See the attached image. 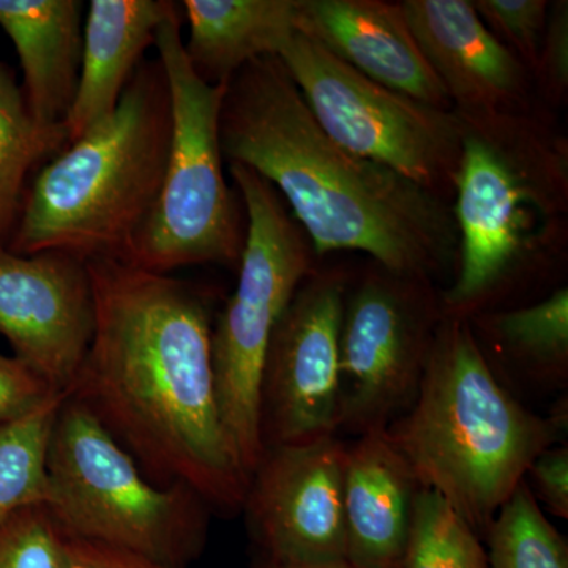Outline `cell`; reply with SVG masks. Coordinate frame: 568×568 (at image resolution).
Masks as SVG:
<instances>
[{
    "label": "cell",
    "mask_w": 568,
    "mask_h": 568,
    "mask_svg": "<svg viewBox=\"0 0 568 568\" xmlns=\"http://www.w3.org/2000/svg\"><path fill=\"white\" fill-rule=\"evenodd\" d=\"M95 325L71 387L160 487L241 514L250 477L224 429L212 364L211 301L193 283L125 261H88Z\"/></svg>",
    "instance_id": "cell-1"
},
{
    "label": "cell",
    "mask_w": 568,
    "mask_h": 568,
    "mask_svg": "<svg viewBox=\"0 0 568 568\" xmlns=\"http://www.w3.org/2000/svg\"><path fill=\"white\" fill-rule=\"evenodd\" d=\"M220 142L224 162L250 168L280 193L317 260L362 252L387 271L432 280L457 268L452 205L336 144L275 55L226 82Z\"/></svg>",
    "instance_id": "cell-2"
},
{
    "label": "cell",
    "mask_w": 568,
    "mask_h": 568,
    "mask_svg": "<svg viewBox=\"0 0 568 568\" xmlns=\"http://www.w3.org/2000/svg\"><path fill=\"white\" fill-rule=\"evenodd\" d=\"M455 111V110H454ZM457 112L458 260L444 316L491 312L560 253L568 212L566 138L529 111Z\"/></svg>",
    "instance_id": "cell-3"
},
{
    "label": "cell",
    "mask_w": 568,
    "mask_h": 568,
    "mask_svg": "<svg viewBox=\"0 0 568 568\" xmlns=\"http://www.w3.org/2000/svg\"><path fill=\"white\" fill-rule=\"evenodd\" d=\"M566 429V398L538 416L500 383L469 321L444 316L416 399L386 433L420 487L484 538L530 463Z\"/></svg>",
    "instance_id": "cell-4"
},
{
    "label": "cell",
    "mask_w": 568,
    "mask_h": 568,
    "mask_svg": "<svg viewBox=\"0 0 568 568\" xmlns=\"http://www.w3.org/2000/svg\"><path fill=\"white\" fill-rule=\"evenodd\" d=\"M171 126L162 63L142 61L114 112L33 175L7 250L123 260L159 201Z\"/></svg>",
    "instance_id": "cell-5"
},
{
    "label": "cell",
    "mask_w": 568,
    "mask_h": 568,
    "mask_svg": "<svg viewBox=\"0 0 568 568\" xmlns=\"http://www.w3.org/2000/svg\"><path fill=\"white\" fill-rule=\"evenodd\" d=\"M48 510L67 538L186 568L203 555L211 507L185 485L160 487L77 399H63L48 452Z\"/></svg>",
    "instance_id": "cell-6"
},
{
    "label": "cell",
    "mask_w": 568,
    "mask_h": 568,
    "mask_svg": "<svg viewBox=\"0 0 568 568\" xmlns=\"http://www.w3.org/2000/svg\"><path fill=\"white\" fill-rule=\"evenodd\" d=\"M182 9L156 32L171 95V144L159 201L121 261L171 275L192 265L237 268L245 244L241 205L224 175L220 112L224 84L205 82L186 59Z\"/></svg>",
    "instance_id": "cell-7"
},
{
    "label": "cell",
    "mask_w": 568,
    "mask_h": 568,
    "mask_svg": "<svg viewBox=\"0 0 568 568\" xmlns=\"http://www.w3.org/2000/svg\"><path fill=\"white\" fill-rule=\"evenodd\" d=\"M245 209V244L234 293L212 328V364L224 429L248 477L263 455L261 381L276 324L317 256L283 197L260 174L231 163Z\"/></svg>",
    "instance_id": "cell-8"
},
{
    "label": "cell",
    "mask_w": 568,
    "mask_h": 568,
    "mask_svg": "<svg viewBox=\"0 0 568 568\" xmlns=\"http://www.w3.org/2000/svg\"><path fill=\"white\" fill-rule=\"evenodd\" d=\"M280 61L317 125L354 155L383 164L452 205L462 156V123L368 80L297 32Z\"/></svg>",
    "instance_id": "cell-9"
},
{
    "label": "cell",
    "mask_w": 568,
    "mask_h": 568,
    "mask_svg": "<svg viewBox=\"0 0 568 568\" xmlns=\"http://www.w3.org/2000/svg\"><path fill=\"white\" fill-rule=\"evenodd\" d=\"M444 320L435 280L373 263L347 284L339 331V429H387L409 409Z\"/></svg>",
    "instance_id": "cell-10"
},
{
    "label": "cell",
    "mask_w": 568,
    "mask_h": 568,
    "mask_svg": "<svg viewBox=\"0 0 568 568\" xmlns=\"http://www.w3.org/2000/svg\"><path fill=\"white\" fill-rule=\"evenodd\" d=\"M349 275L316 268L295 291L265 355L260 396L264 447L339 432V331Z\"/></svg>",
    "instance_id": "cell-11"
},
{
    "label": "cell",
    "mask_w": 568,
    "mask_h": 568,
    "mask_svg": "<svg viewBox=\"0 0 568 568\" xmlns=\"http://www.w3.org/2000/svg\"><path fill=\"white\" fill-rule=\"evenodd\" d=\"M345 455L338 436L264 447L242 507L256 558L301 566L346 560Z\"/></svg>",
    "instance_id": "cell-12"
},
{
    "label": "cell",
    "mask_w": 568,
    "mask_h": 568,
    "mask_svg": "<svg viewBox=\"0 0 568 568\" xmlns=\"http://www.w3.org/2000/svg\"><path fill=\"white\" fill-rule=\"evenodd\" d=\"M93 325L88 263L62 252L0 248V335L59 394H70Z\"/></svg>",
    "instance_id": "cell-13"
},
{
    "label": "cell",
    "mask_w": 568,
    "mask_h": 568,
    "mask_svg": "<svg viewBox=\"0 0 568 568\" xmlns=\"http://www.w3.org/2000/svg\"><path fill=\"white\" fill-rule=\"evenodd\" d=\"M407 26L459 112L529 111L530 71L467 0H405Z\"/></svg>",
    "instance_id": "cell-14"
},
{
    "label": "cell",
    "mask_w": 568,
    "mask_h": 568,
    "mask_svg": "<svg viewBox=\"0 0 568 568\" xmlns=\"http://www.w3.org/2000/svg\"><path fill=\"white\" fill-rule=\"evenodd\" d=\"M298 32L384 88L454 110L407 26L402 2L302 0Z\"/></svg>",
    "instance_id": "cell-15"
},
{
    "label": "cell",
    "mask_w": 568,
    "mask_h": 568,
    "mask_svg": "<svg viewBox=\"0 0 568 568\" xmlns=\"http://www.w3.org/2000/svg\"><path fill=\"white\" fill-rule=\"evenodd\" d=\"M420 484L386 429L346 444L343 467L346 562L402 568Z\"/></svg>",
    "instance_id": "cell-16"
},
{
    "label": "cell",
    "mask_w": 568,
    "mask_h": 568,
    "mask_svg": "<svg viewBox=\"0 0 568 568\" xmlns=\"http://www.w3.org/2000/svg\"><path fill=\"white\" fill-rule=\"evenodd\" d=\"M171 0H92L84 17L77 97L67 136L77 141L111 115L156 32L178 9Z\"/></svg>",
    "instance_id": "cell-17"
},
{
    "label": "cell",
    "mask_w": 568,
    "mask_h": 568,
    "mask_svg": "<svg viewBox=\"0 0 568 568\" xmlns=\"http://www.w3.org/2000/svg\"><path fill=\"white\" fill-rule=\"evenodd\" d=\"M0 28L20 59L21 91L33 121L63 125L80 81L84 3L0 0Z\"/></svg>",
    "instance_id": "cell-18"
},
{
    "label": "cell",
    "mask_w": 568,
    "mask_h": 568,
    "mask_svg": "<svg viewBox=\"0 0 568 568\" xmlns=\"http://www.w3.org/2000/svg\"><path fill=\"white\" fill-rule=\"evenodd\" d=\"M302 0H185L186 59L209 84H224L260 58L284 50L298 32Z\"/></svg>",
    "instance_id": "cell-19"
},
{
    "label": "cell",
    "mask_w": 568,
    "mask_h": 568,
    "mask_svg": "<svg viewBox=\"0 0 568 568\" xmlns=\"http://www.w3.org/2000/svg\"><path fill=\"white\" fill-rule=\"evenodd\" d=\"M478 345L493 349L519 383L541 390L568 384V290L559 287L537 304L491 310L470 317Z\"/></svg>",
    "instance_id": "cell-20"
},
{
    "label": "cell",
    "mask_w": 568,
    "mask_h": 568,
    "mask_svg": "<svg viewBox=\"0 0 568 568\" xmlns=\"http://www.w3.org/2000/svg\"><path fill=\"white\" fill-rule=\"evenodd\" d=\"M69 145L63 125L33 121L13 70L0 61V248H7L33 175Z\"/></svg>",
    "instance_id": "cell-21"
},
{
    "label": "cell",
    "mask_w": 568,
    "mask_h": 568,
    "mask_svg": "<svg viewBox=\"0 0 568 568\" xmlns=\"http://www.w3.org/2000/svg\"><path fill=\"white\" fill-rule=\"evenodd\" d=\"M67 394L51 396L31 413L0 424V521L47 506L48 452Z\"/></svg>",
    "instance_id": "cell-22"
},
{
    "label": "cell",
    "mask_w": 568,
    "mask_h": 568,
    "mask_svg": "<svg viewBox=\"0 0 568 568\" xmlns=\"http://www.w3.org/2000/svg\"><path fill=\"white\" fill-rule=\"evenodd\" d=\"M481 540L489 568H568L566 537L548 521L526 480L499 508Z\"/></svg>",
    "instance_id": "cell-23"
},
{
    "label": "cell",
    "mask_w": 568,
    "mask_h": 568,
    "mask_svg": "<svg viewBox=\"0 0 568 568\" xmlns=\"http://www.w3.org/2000/svg\"><path fill=\"white\" fill-rule=\"evenodd\" d=\"M402 568H489L488 552L443 497L420 488Z\"/></svg>",
    "instance_id": "cell-24"
},
{
    "label": "cell",
    "mask_w": 568,
    "mask_h": 568,
    "mask_svg": "<svg viewBox=\"0 0 568 568\" xmlns=\"http://www.w3.org/2000/svg\"><path fill=\"white\" fill-rule=\"evenodd\" d=\"M67 538L47 506L0 521V568H67Z\"/></svg>",
    "instance_id": "cell-25"
},
{
    "label": "cell",
    "mask_w": 568,
    "mask_h": 568,
    "mask_svg": "<svg viewBox=\"0 0 568 568\" xmlns=\"http://www.w3.org/2000/svg\"><path fill=\"white\" fill-rule=\"evenodd\" d=\"M478 17L497 39L518 55L532 74L544 39L549 2L547 0H476Z\"/></svg>",
    "instance_id": "cell-26"
},
{
    "label": "cell",
    "mask_w": 568,
    "mask_h": 568,
    "mask_svg": "<svg viewBox=\"0 0 568 568\" xmlns=\"http://www.w3.org/2000/svg\"><path fill=\"white\" fill-rule=\"evenodd\" d=\"M532 78L549 102L562 104L568 93V2H549L547 28Z\"/></svg>",
    "instance_id": "cell-27"
},
{
    "label": "cell",
    "mask_w": 568,
    "mask_h": 568,
    "mask_svg": "<svg viewBox=\"0 0 568 568\" xmlns=\"http://www.w3.org/2000/svg\"><path fill=\"white\" fill-rule=\"evenodd\" d=\"M54 395L59 392L24 362L0 353V424L31 413Z\"/></svg>",
    "instance_id": "cell-28"
},
{
    "label": "cell",
    "mask_w": 568,
    "mask_h": 568,
    "mask_svg": "<svg viewBox=\"0 0 568 568\" xmlns=\"http://www.w3.org/2000/svg\"><path fill=\"white\" fill-rule=\"evenodd\" d=\"M536 499L556 517L568 518V447L555 444L541 452L525 477Z\"/></svg>",
    "instance_id": "cell-29"
},
{
    "label": "cell",
    "mask_w": 568,
    "mask_h": 568,
    "mask_svg": "<svg viewBox=\"0 0 568 568\" xmlns=\"http://www.w3.org/2000/svg\"><path fill=\"white\" fill-rule=\"evenodd\" d=\"M67 568H178L164 566L123 549L69 538L67 540Z\"/></svg>",
    "instance_id": "cell-30"
},
{
    "label": "cell",
    "mask_w": 568,
    "mask_h": 568,
    "mask_svg": "<svg viewBox=\"0 0 568 568\" xmlns=\"http://www.w3.org/2000/svg\"><path fill=\"white\" fill-rule=\"evenodd\" d=\"M253 568H358L353 564L346 562V560H339V562L331 564H313V566H301V564H280L272 562V560L256 558L254 556Z\"/></svg>",
    "instance_id": "cell-31"
}]
</instances>
